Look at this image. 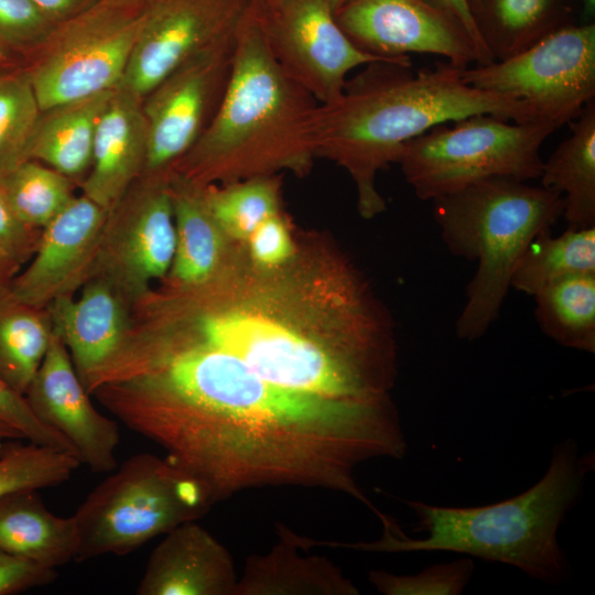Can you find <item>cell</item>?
I'll use <instances>...</instances> for the list:
<instances>
[{
	"label": "cell",
	"mask_w": 595,
	"mask_h": 595,
	"mask_svg": "<svg viewBox=\"0 0 595 595\" xmlns=\"http://www.w3.org/2000/svg\"><path fill=\"white\" fill-rule=\"evenodd\" d=\"M593 462L594 458L580 456L576 442L567 439L554 446L542 478L512 498L476 507L404 500L416 517L414 531L424 532V538L408 537L385 513L379 519L382 534L378 540L322 543L366 552H456L515 566L544 583L561 584L570 566L558 531L582 497L585 475Z\"/></svg>",
	"instance_id": "3"
},
{
	"label": "cell",
	"mask_w": 595,
	"mask_h": 595,
	"mask_svg": "<svg viewBox=\"0 0 595 595\" xmlns=\"http://www.w3.org/2000/svg\"><path fill=\"white\" fill-rule=\"evenodd\" d=\"M248 240L253 260L263 267H277L292 252L289 231L279 214L262 221Z\"/></svg>",
	"instance_id": "39"
},
{
	"label": "cell",
	"mask_w": 595,
	"mask_h": 595,
	"mask_svg": "<svg viewBox=\"0 0 595 595\" xmlns=\"http://www.w3.org/2000/svg\"><path fill=\"white\" fill-rule=\"evenodd\" d=\"M53 334L46 309L0 299V377L24 394Z\"/></svg>",
	"instance_id": "29"
},
{
	"label": "cell",
	"mask_w": 595,
	"mask_h": 595,
	"mask_svg": "<svg viewBox=\"0 0 595 595\" xmlns=\"http://www.w3.org/2000/svg\"><path fill=\"white\" fill-rule=\"evenodd\" d=\"M571 131L547 161L541 186L563 199L567 228L595 227V99L572 121Z\"/></svg>",
	"instance_id": "25"
},
{
	"label": "cell",
	"mask_w": 595,
	"mask_h": 595,
	"mask_svg": "<svg viewBox=\"0 0 595 595\" xmlns=\"http://www.w3.org/2000/svg\"><path fill=\"white\" fill-rule=\"evenodd\" d=\"M595 17V0H581V22L593 23Z\"/></svg>",
	"instance_id": "44"
},
{
	"label": "cell",
	"mask_w": 595,
	"mask_h": 595,
	"mask_svg": "<svg viewBox=\"0 0 595 595\" xmlns=\"http://www.w3.org/2000/svg\"><path fill=\"white\" fill-rule=\"evenodd\" d=\"M478 2H479V0H467V3H468V6L470 8V11H472V14L476 10V8L478 6Z\"/></svg>",
	"instance_id": "48"
},
{
	"label": "cell",
	"mask_w": 595,
	"mask_h": 595,
	"mask_svg": "<svg viewBox=\"0 0 595 595\" xmlns=\"http://www.w3.org/2000/svg\"><path fill=\"white\" fill-rule=\"evenodd\" d=\"M15 441L0 440V456L11 446Z\"/></svg>",
	"instance_id": "46"
},
{
	"label": "cell",
	"mask_w": 595,
	"mask_h": 595,
	"mask_svg": "<svg viewBox=\"0 0 595 595\" xmlns=\"http://www.w3.org/2000/svg\"><path fill=\"white\" fill-rule=\"evenodd\" d=\"M56 25L74 18L100 0H30Z\"/></svg>",
	"instance_id": "41"
},
{
	"label": "cell",
	"mask_w": 595,
	"mask_h": 595,
	"mask_svg": "<svg viewBox=\"0 0 595 595\" xmlns=\"http://www.w3.org/2000/svg\"><path fill=\"white\" fill-rule=\"evenodd\" d=\"M266 553L247 558L234 595H358L355 584L327 558L301 554L285 524Z\"/></svg>",
	"instance_id": "21"
},
{
	"label": "cell",
	"mask_w": 595,
	"mask_h": 595,
	"mask_svg": "<svg viewBox=\"0 0 595 595\" xmlns=\"http://www.w3.org/2000/svg\"><path fill=\"white\" fill-rule=\"evenodd\" d=\"M58 574L29 559L0 549V595H12L53 583Z\"/></svg>",
	"instance_id": "38"
},
{
	"label": "cell",
	"mask_w": 595,
	"mask_h": 595,
	"mask_svg": "<svg viewBox=\"0 0 595 595\" xmlns=\"http://www.w3.org/2000/svg\"><path fill=\"white\" fill-rule=\"evenodd\" d=\"M156 327L229 354L274 385L327 398L388 396L396 377L389 332L322 340L241 311L199 315L186 333Z\"/></svg>",
	"instance_id": "5"
},
{
	"label": "cell",
	"mask_w": 595,
	"mask_h": 595,
	"mask_svg": "<svg viewBox=\"0 0 595 595\" xmlns=\"http://www.w3.org/2000/svg\"><path fill=\"white\" fill-rule=\"evenodd\" d=\"M13 272V270L0 262V299L8 295Z\"/></svg>",
	"instance_id": "43"
},
{
	"label": "cell",
	"mask_w": 595,
	"mask_h": 595,
	"mask_svg": "<svg viewBox=\"0 0 595 595\" xmlns=\"http://www.w3.org/2000/svg\"><path fill=\"white\" fill-rule=\"evenodd\" d=\"M266 44L283 73L318 104L337 99L347 75L385 60L361 51L336 22L328 0H251Z\"/></svg>",
	"instance_id": "11"
},
{
	"label": "cell",
	"mask_w": 595,
	"mask_h": 595,
	"mask_svg": "<svg viewBox=\"0 0 595 595\" xmlns=\"http://www.w3.org/2000/svg\"><path fill=\"white\" fill-rule=\"evenodd\" d=\"M80 465L69 453L30 442L11 446L0 456V499L23 490L55 487Z\"/></svg>",
	"instance_id": "32"
},
{
	"label": "cell",
	"mask_w": 595,
	"mask_h": 595,
	"mask_svg": "<svg viewBox=\"0 0 595 595\" xmlns=\"http://www.w3.org/2000/svg\"><path fill=\"white\" fill-rule=\"evenodd\" d=\"M100 402L197 478L214 504L251 488L295 486L345 494L378 516L356 470L408 450L388 396L288 389L229 354L173 335L125 344L105 371Z\"/></svg>",
	"instance_id": "1"
},
{
	"label": "cell",
	"mask_w": 595,
	"mask_h": 595,
	"mask_svg": "<svg viewBox=\"0 0 595 595\" xmlns=\"http://www.w3.org/2000/svg\"><path fill=\"white\" fill-rule=\"evenodd\" d=\"M432 202L448 251L477 263L455 324L457 337L473 342L498 318L517 262L562 217L563 199L543 186L490 177Z\"/></svg>",
	"instance_id": "6"
},
{
	"label": "cell",
	"mask_w": 595,
	"mask_h": 595,
	"mask_svg": "<svg viewBox=\"0 0 595 595\" xmlns=\"http://www.w3.org/2000/svg\"><path fill=\"white\" fill-rule=\"evenodd\" d=\"M77 548L74 516L51 512L37 490H23L0 499V549L57 569L75 561Z\"/></svg>",
	"instance_id": "22"
},
{
	"label": "cell",
	"mask_w": 595,
	"mask_h": 595,
	"mask_svg": "<svg viewBox=\"0 0 595 595\" xmlns=\"http://www.w3.org/2000/svg\"><path fill=\"white\" fill-rule=\"evenodd\" d=\"M148 0H100L58 24L28 73L41 111L119 87Z\"/></svg>",
	"instance_id": "9"
},
{
	"label": "cell",
	"mask_w": 595,
	"mask_h": 595,
	"mask_svg": "<svg viewBox=\"0 0 595 595\" xmlns=\"http://www.w3.org/2000/svg\"><path fill=\"white\" fill-rule=\"evenodd\" d=\"M24 397L34 414L71 443L80 464L95 473H110L118 466V424L95 408L54 332Z\"/></svg>",
	"instance_id": "17"
},
{
	"label": "cell",
	"mask_w": 595,
	"mask_h": 595,
	"mask_svg": "<svg viewBox=\"0 0 595 595\" xmlns=\"http://www.w3.org/2000/svg\"><path fill=\"white\" fill-rule=\"evenodd\" d=\"M474 572L472 558L437 563L411 575H398L383 570L368 573L369 582L385 595H459Z\"/></svg>",
	"instance_id": "34"
},
{
	"label": "cell",
	"mask_w": 595,
	"mask_h": 595,
	"mask_svg": "<svg viewBox=\"0 0 595 595\" xmlns=\"http://www.w3.org/2000/svg\"><path fill=\"white\" fill-rule=\"evenodd\" d=\"M40 115L28 73L0 77V180L26 160Z\"/></svg>",
	"instance_id": "33"
},
{
	"label": "cell",
	"mask_w": 595,
	"mask_h": 595,
	"mask_svg": "<svg viewBox=\"0 0 595 595\" xmlns=\"http://www.w3.org/2000/svg\"><path fill=\"white\" fill-rule=\"evenodd\" d=\"M534 316L555 343L595 353V273L561 279L537 293Z\"/></svg>",
	"instance_id": "28"
},
{
	"label": "cell",
	"mask_w": 595,
	"mask_h": 595,
	"mask_svg": "<svg viewBox=\"0 0 595 595\" xmlns=\"http://www.w3.org/2000/svg\"><path fill=\"white\" fill-rule=\"evenodd\" d=\"M318 102L289 78L266 44L252 2L235 31L229 80L208 127L181 159L196 185L214 177L304 170L315 152Z\"/></svg>",
	"instance_id": "4"
},
{
	"label": "cell",
	"mask_w": 595,
	"mask_h": 595,
	"mask_svg": "<svg viewBox=\"0 0 595 595\" xmlns=\"http://www.w3.org/2000/svg\"><path fill=\"white\" fill-rule=\"evenodd\" d=\"M334 14L356 46L380 58L425 53L461 68L480 62L464 29L424 0H344Z\"/></svg>",
	"instance_id": "15"
},
{
	"label": "cell",
	"mask_w": 595,
	"mask_h": 595,
	"mask_svg": "<svg viewBox=\"0 0 595 595\" xmlns=\"http://www.w3.org/2000/svg\"><path fill=\"white\" fill-rule=\"evenodd\" d=\"M0 440L17 441L24 440L23 436L8 424L0 421Z\"/></svg>",
	"instance_id": "45"
},
{
	"label": "cell",
	"mask_w": 595,
	"mask_h": 595,
	"mask_svg": "<svg viewBox=\"0 0 595 595\" xmlns=\"http://www.w3.org/2000/svg\"><path fill=\"white\" fill-rule=\"evenodd\" d=\"M580 273H595V227L566 228L559 236L545 230L517 262L510 289L534 296L548 285Z\"/></svg>",
	"instance_id": "27"
},
{
	"label": "cell",
	"mask_w": 595,
	"mask_h": 595,
	"mask_svg": "<svg viewBox=\"0 0 595 595\" xmlns=\"http://www.w3.org/2000/svg\"><path fill=\"white\" fill-rule=\"evenodd\" d=\"M154 333H164V334H170V333H166V332H163V331H159L158 328H152V327H143V326H132L128 329V332L126 333L125 335V338L122 339V342L129 337V336H132V335H138V334H154ZM121 342V343H122ZM121 345V344H120ZM119 345V346H120ZM119 348V347H118ZM117 348V349H118ZM115 354V353H113ZM112 354V355H113ZM110 359V358H109ZM108 359V360H109ZM107 360V361H108ZM106 361V363H107ZM105 363V364H106ZM104 364V365H105ZM102 365V366H104ZM102 366L97 369L91 376L90 378H88L87 382H86V389L88 391V393L90 394V397H94V389H95V383H96V378H97V374L99 372V370L102 368ZM95 398V397H94Z\"/></svg>",
	"instance_id": "42"
},
{
	"label": "cell",
	"mask_w": 595,
	"mask_h": 595,
	"mask_svg": "<svg viewBox=\"0 0 595 595\" xmlns=\"http://www.w3.org/2000/svg\"><path fill=\"white\" fill-rule=\"evenodd\" d=\"M202 194L220 230L236 238L248 239L262 221L279 214V184L268 176Z\"/></svg>",
	"instance_id": "31"
},
{
	"label": "cell",
	"mask_w": 595,
	"mask_h": 595,
	"mask_svg": "<svg viewBox=\"0 0 595 595\" xmlns=\"http://www.w3.org/2000/svg\"><path fill=\"white\" fill-rule=\"evenodd\" d=\"M432 7L439 9L440 11L444 12L448 17H451L454 21H456L467 33L472 42L477 48L478 55H479V64L478 65H487L490 64L494 61L490 53L486 48L478 29L476 26L474 17L472 14L470 8L467 3V0H424Z\"/></svg>",
	"instance_id": "40"
},
{
	"label": "cell",
	"mask_w": 595,
	"mask_h": 595,
	"mask_svg": "<svg viewBox=\"0 0 595 595\" xmlns=\"http://www.w3.org/2000/svg\"><path fill=\"white\" fill-rule=\"evenodd\" d=\"M4 50H3V44L0 43V61H2L4 58Z\"/></svg>",
	"instance_id": "49"
},
{
	"label": "cell",
	"mask_w": 595,
	"mask_h": 595,
	"mask_svg": "<svg viewBox=\"0 0 595 595\" xmlns=\"http://www.w3.org/2000/svg\"><path fill=\"white\" fill-rule=\"evenodd\" d=\"M437 125L402 149L398 163L422 201L490 177L539 178L543 142L560 128L545 120L516 122L477 113Z\"/></svg>",
	"instance_id": "8"
},
{
	"label": "cell",
	"mask_w": 595,
	"mask_h": 595,
	"mask_svg": "<svg viewBox=\"0 0 595 595\" xmlns=\"http://www.w3.org/2000/svg\"><path fill=\"white\" fill-rule=\"evenodd\" d=\"M344 0H328L334 13L336 12V10L340 7V4L343 3Z\"/></svg>",
	"instance_id": "47"
},
{
	"label": "cell",
	"mask_w": 595,
	"mask_h": 595,
	"mask_svg": "<svg viewBox=\"0 0 595 595\" xmlns=\"http://www.w3.org/2000/svg\"><path fill=\"white\" fill-rule=\"evenodd\" d=\"M175 245L169 181L143 176L110 209L93 275L110 280L131 303L171 270Z\"/></svg>",
	"instance_id": "13"
},
{
	"label": "cell",
	"mask_w": 595,
	"mask_h": 595,
	"mask_svg": "<svg viewBox=\"0 0 595 595\" xmlns=\"http://www.w3.org/2000/svg\"><path fill=\"white\" fill-rule=\"evenodd\" d=\"M57 25L30 0H0V43L42 46Z\"/></svg>",
	"instance_id": "36"
},
{
	"label": "cell",
	"mask_w": 595,
	"mask_h": 595,
	"mask_svg": "<svg viewBox=\"0 0 595 595\" xmlns=\"http://www.w3.org/2000/svg\"><path fill=\"white\" fill-rule=\"evenodd\" d=\"M0 421L19 432L24 440L76 456L71 443L42 422L32 411L24 394L14 390L1 377Z\"/></svg>",
	"instance_id": "35"
},
{
	"label": "cell",
	"mask_w": 595,
	"mask_h": 595,
	"mask_svg": "<svg viewBox=\"0 0 595 595\" xmlns=\"http://www.w3.org/2000/svg\"><path fill=\"white\" fill-rule=\"evenodd\" d=\"M113 91L41 111L26 160L41 162L72 181L86 175L91 164L96 128Z\"/></svg>",
	"instance_id": "24"
},
{
	"label": "cell",
	"mask_w": 595,
	"mask_h": 595,
	"mask_svg": "<svg viewBox=\"0 0 595 595\" xmlns=\"http://www.w3.org/2000/svg\"><path fill=\"white\" fill-rule=\"evenodd\" d=\"M463 69L441 62L414 73L411 60L374 62L346 80L337 99L318 104L315 152L350 172L364 215L385 207L375 188L376 173L398 163L403 147L431 128L477 113L516 122L542 120L522 101L466 84Z\"/></svg>",
	"instance_id": "2"
},
{
	"label": "cell",
	"mask_w": 595,
	"mask_h": 595,
	"mask_svg": "<svg viewBox=\"0 0 595 595\" xmlns=\"http://www.w3.org/2000/svg\"><path fill=\"white\" fill-rule=\"evenodd\" d=\"M0 188L20 220L40 230L75 197L71 178L33 160L21 162L4 175Z\"/></svg>",
	"instance_id": "30"
},
{
	"label": "cell",
	"mask_w": 595,
	"mask_h": 595,
	"mask_svg": "<svg viewBox=\"0 0 595 595\" xmlns=\"http://www.w3.org/2000/svg\"><path fill=\"white\" fill-rule=\"evenodd\" d=\"M169 187L176 230L170 271L183 285H201L217 268L221 251L220 228L207 209L199 185L177 175L169 181Z\"/></svg>",
	"instance_id": "26"
},
{
	"label": "cell",
	"mask_w": 595,
	"mask_h": 595,
	"mask_svg": "<svg viewBox=\"0 0 595 595\" xmlns=\"http://www.w3.org/2000/svg\"><path fill=\"white\" fill-rule=\"evenodd\" d=\"M147 127L142 99L118 87L102 111L95 133L91 164L83 194L110 210L143 174Z\"/></svg>",
	"instance_id": "20"
},
{
	"label": "cell",
	"mask_w": 595,
	"mask_h": 595,
	"mask_svg": "<svg viewBox=\"0 0 595 595\" xmlns=\"http://www.w3.org/2000/svg\"><path fill=\"white\" fill-rule=\"evenodd\" d=\"M234 50L235 32L184 63L143 98V176H163L208 127L229 80Z\"/></svg>",
	"instance_id": "12"
},
{
	"label": "cell",
	"mask_w": 595,
	"mask_h": 595,
	"mask_svg": "<svg viewBox=\"0 0 595 595\" xmlns=\"http://www.w3.org/2000/svg\"><path fill=\"white\" fill-rule=\"evenodd\" d=\"M251 0H148L119 87L143 100L192 57L234 34Z\"/></svg>",
	"instance_id": "14"
},
{
	"label": "cell",
	"mask_w": 595,
	"mask_h": 595,
	"mask_svg": "<svg viewBox=\"0 0 595 595\" xmlns=\"http://www.w3.org/2000/svg\"><path fill=\"white\" fill-rule=\"evenodd\" d=\"M96 486L73 515L76 562L125 555L175 527L196 521L214 505L207 488L167 456H130Z\"/></svg>",
	"instance_id": "7"
},
{
	"label": "cell",
	"mask_w": 595,
	"mask_h": 595,
	"mask_svg": "<svg viewBox=\"0 0 595 595\" xmlns=\"http://www.w3.org/2000/svg\"><path fill=\"white\" fill-rule=\"evenodd\" d=\"M108 209L84 194L41 229L25 270L11 281L8 298L45 309L93 275Z\"/></svg>",
	"instance_id": "16"
},
{
	"label": "cell",
	"mask_w": 595,
	"mask_h": 595,
	"mask_svg": "<svg viewBox=\"0 0 595 595\" xmlns=\"http://www.w3.org/2000/svg\"><path fill=\"white\" fill-rule=\"evenodd\" d=\"M151 552L138 595H234L238 573L231 554L196 521L163 534Z\"/></svg>",
	"instance_id": "18"
},
{
	"label": "cell",
	"mask_w": 595,
	"mask_h": 595,
	"mask_svg": "<svg viewBox=\"0 0 595 595\" xmlns=\"http://www.w3.org/2000/svg\"><path fill=\"white\" fill-rule=\"evenodd\" d=\"M40 234L20 220L0 188V262L15 271L32 257Z\"/></svg>",
	"instance_id": "37"
},
{
	"label": "cell",
	"mask_w": 595,
	"mask_h": 595,
	"mask_svg": "<svg viewBox=\"0 0 595 595\" xmlns=\"http://www.w3.org/2000/svg\"><path fill=\"white\" fill-rule=\"evenodd\" d=\"M130 304L110 280L93 275L77 298L61 296L45 307L83 383L121 344L130 323Z\"/></svg>",
	"instance_id": "19"
},
{
	"label": "cell",
	"mask_w": 595,
	"mask_h": 595,
	"mask_svg": "<svg viewBox=\"0 0 595 595\" xmlns=\"http://www.w3.org/2000/svg\"><path fill=\"white\" fill-rule=\"evenodd\" d=\"M462 77L561 127L595 99V22L562 28L509 58L464 68Z\"/></svg>",
	"instance_id": "10"
},
{
	"label": "cell",
	"mask_w": 595,
	"mask_h": 595,
	"mask_svg": "<svg viewBox=\"0 0 595 595\" xmlns=\"http://www.w3.org/2000/svg\"><path fill=\"white\" fill-rule=\"evenodd\" d=\"M473 17L494 61L509 58L547 35L581 22V0H479Z\"/></svg>",
	"instance_id": "23"
}]
</instances>
